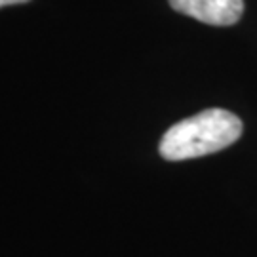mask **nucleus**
Masks as SVG:
<instances>
[{
	"instance_id": "nucleus-1",
	"label": "nucleus",
	"mask_w": 257,
	"mask_h": 257,
	"mask_svg": "<svg viewBox=\"0 0 257 257\" xmlns=\"http://www.w3.org/2000/svg\"><path fill=\"white\" fill-rule=\"evenodd\" d=\"M242 136V120L225 109H206L174 124L160 139V155L170 162L198 158L230 147Z\"/></svg>"
},
{
	"instance_id": "nucleus-2",
	"label": "nucleus",
	"mask_w": 257,
	"mask_h": 257,
	"mask_svg": "<svg viewBox=\"0 0 257 257\" xmlns=\"http://www.w3.org/2000/svg\"><path fill=\"white\" fill-rule=\"evenodd\" d=\"M168 2L175 12L215 27L234 25L244 14V0H168Z\"/></svg>"
},
{
	"instance_id": "nucleus-3",
	"label": "nucleus",
	"mask_w": 257,
	"mask_h": 257,
	"mask_svg": "<svg viewBox=\"0 0 257 257\" xmlns=\"http://www.w3.org/2000/svg\"><path fill=\"white\" fill-rule=\"evenodd\" d=\"M23 2H29V0H0V8L10 6V4H23Z\"/></svg>"
}]
</instances>
